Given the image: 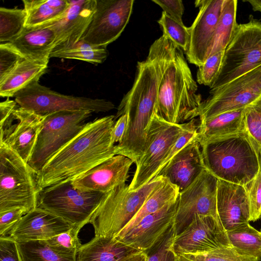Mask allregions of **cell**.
Segmentation results:
<instances>
[{"label": "cell", "mask_w": 261, "mask_h": 261, "mask_svg": "<svg viewBox=\"0 0 261 261\" xmlns=\"http://www.w3.org/2000/svg\"><path fill=\"white\" fill-rule=\"evenodd\" d=\"M149 53L161 69L155 113L166 121L181 124L199 116L201 96L186 61L184 51L162 35L151 45Z\"/></svg>", "instance_id": "obj_1"}, {"label": "cell", "mask_w": 261, "mask_h": 261, "mask_svg": "<svg viewBox=\"0 0 261 261\" xmlns=\"http://www.w3.org/2000/svg\"><path fill=\"white\" fill-rule=\"evenodd\" d=\"M115 120V116L109 115L88 122L38 173L41 189L72 181L117 155L116 145H111V132Z\"/></svg>", "instance_id": "obj_2"}, {"label": "cell", "mask_w": 261, "mask_h": 261, "mask_svg": "<svg viewBox=\"0 0 261 261\" xmlns=\"http://www.w3.org/2000/svg\"><path fill=\"white\" fill-rule=\"evenodd\" d=\"M161 69L151 53L145 60L138 62L134 83L124 96L117 109L115 120L124 114L128 124L121 142L116 145L117 154L136 163L143 153L148 130L155 113Z\"/></svg>", "instance_id": "obj_3"}, {"label": "cell", "mask_w": 261, "mask_h": 261, "mask_svg": "<svg viewBox=\"0 0 261 261\" xmlns=\"http://www.w3.org/2000/svg\"><path fill=\"white\" fill-rule=\"evenodd\" d=\"M201 147L206 169L218 179L247 186L261 171V147L246 129Z\"/></svg>", "instance_id": "obj_4"}, {"label": "cell", "mask_w": 261, "mask_h": 261, "mask_svg": "<svg viewBox=\"0 0 261 261\" xmlns=\"http://www.w3.org/2000/svg\"><path fill=\"white\" fill-rule=\"evenodd\" d=\"M166 178L162 175L135 190L125 184L104 194L89 223L95 237H115L132 220L152 191Z\"/></svg>", "instance_id": "obj_5"}, {"label": "cell", "mask_w": 261, "mask_h": 261, "mask_svg": "<svg viewBox=\"0 0 261 261\" xmlns=\"http://www.w3.org/2000/svg\"><path fill=\"white\" fill-rule=\"evenodd\" d=\"M38 173L15 152L0 144V213L37 207L41 190Z\"/></svg>", "instance_id": "obj_6"}, {"label": "cell", "mask_w": 261, "mask_h": 261, "mask_svg": "<svg viewBox=\"0 0 261 261\" xmlns=\"http://www.w3.org/2000/svg\"><path fill=\"white\" fill-rule=\"evenodd\" d=\"M261 65V21L238 24L224 50L220 73L211 89L218 88Z\"/></svg>", "instance_id": "obj_7"}, {"label": "cell", "mask_w": 261, "mask_h": 261, "mask_svg": "<svg viewBox=\"0 0 261 261\" xmlns=\"http://www.w3.org/2000/svg\"><path fill=\"white\" fill-rule=\"evenodd\" d=\"M105 194L74 188L71 181L42 189L37 207L48 211L82 229L90 221Z\"/></svg>", "instance_id": "obj_8"}, {"label": "cell", "mask_w": 261, "mask_h": 261, "mask_svg": "<svg viewBox=\"0 0 261 261\" xmlns=\"http://www.w3.org/2000/svg\"><path fill=\"white\" fill-rule=\"evenodd\" d=\"M92 113L61 111L46 115L29 165L38 174L48 161L83 128Z\"/></svg>", "instance_id": "obj_9"}, {"label": "cell", "mask_w": 261, "mask_h": 261, "mask_svg": "<svg viewBox=\"0 0 261 261\" xmlns=\"http://www.w3.org/2000/svg\"><path fill=\"white\" fill-rule=\"evenodd\" d=\"M17 105L37 114L45 116L61 111L107 112L115 108L110 101L63 94L35 82L14 96Z\"/></svg>", "instance_id": "obj_10"}, {"label": "cell", "mask_w": 261, "mask_h": 261, "mask_svg": "<svg viewBox=\"0 0 261 261\" xmlns=\"http://www.w3.org/2000/svg\"><path fill=\"white\" fill-rule=\"evenodd\" d=\"M188 122H169L155 113L148 130L144 152L135 163L136 168L130 189H137L155 177L158 170L172 145L186 129Z\"/></svg>", "instance_id": "obj_11"}, {"label": "cell", "mask_w": 261, "mask_h": 261, "mask_svg": "<svg viewBox=\"0 0 261 261\" xmlns=\"http://www.w3.org/2000/svg\"><path fill=\"white\" fill-rule=\"evenodd\" d=\"M202 102L199 121L245 108L261 96V65L215 89Z\"/></svg>", "instance_id": "obj_12"}, {"label": "cell", "mask_w": 261, "mask_h": 261, "mask_svg": "<svg viewBox=\"0 0 261 261\" xmlns=\"http://www.w3.org/2000/svg\"><path fill=\"white\" fill-rule=\"evenodd\" d=\"M218 180L205 169L179 192L173 224L175 236L191 223L196 215L212 216L219 219L217 209Z\"/></svg>", "instance_id": "obj_13"}, {"label": "cell", "mask_w": 261, "mask_h": 261, "mask_svg": "<svg viewBox=\"0 0 261 261\" xmlns=\"http://www.w3.org/2000/svg\"><path fill=\"white\" fill-rule=\"evenodd\" d=\"M134 0H96L92 20L81 39L107 48L121 34L129 21Z\"/></svg>", "instance_id": "obj_14"}, {"label": "cell", "mask_w": 261, "mask_h": 261, "mask_svg": "<svg viewBox=\"0 0 261 261\" xmlns=\"http://www.w3.org/2000/svg\"><path fill=\"white\" fill-rule=\"evenodd\" d=\"M232 247L220 220L212 216L195 215L191 223L175 236L173 248L178 256L197 254Z\"/></svg>", "instance_id": "obj_15"}, {"label": "cell", "mask_w": 261, "mask_h": 261, "mask_svg": "<svg viewBox=\"0 0 261 261\" xmlns=\"http://www.w3.org/2000/svg\"><path fill=\"white\" fill-rule=\"evenodd\" d=\"M45 116L18 105L10 116L0 124V144L13 150L28 163Z\"/></svg>", "instance_id": "obj_16"}, {"label": "cell", "mask_w": 261, "mask_h": 261, "mask_svg": "<svg viewBox=\"0 0 261 261\" xmlns=\"http://www.w3.org/2000/svg\"><path fill=\"white\" fill-rule=\"evenodd\" d=\"M226 0H198L199 12L189 28L190 39L186 52L190 63L198 67L208 58L212 42Z\"/></svg>", "instance_id": "obj_17"}, {"label": "cell", "mask_w": 261, "mask_h": 261, "mask_svg": "<svg viewBox=\"0 0 261 261\" xmlns=\"http://www.w3.org/2000/svg\"><path fill=\"white\" fill-rule=\"evenodd\" d=\"M177 199L144 217L130 229L119 232L115 238L139 251H147L162 239L173 225Z\"/></svg>", "instance_id": "obj_18"}, {"label": "cell", "mask_w": 261, "mask_h": 261, "mask_svg": "<svg viewBox=\"0 0 261 261\" xmlns=\"http://www.w3.org/2000/svg\"><path fill=\"white\" fill-rule=\"evenodd\" d=\"M133 163L124 155H115L72 180L71 185L81 191L106 194L126 184Z\"/></svg>", "instance_id": "obj_19"}, {"label": "cell", "mask_w": 261, "mask_h": 261, "mask_svg": "<svg viewBox=\"0 0 261 261\" xmlns=\"http://www.w3.org/2000/svg\"><path fill=\"white\" fill-rule=\"evenodd\" d=\"M96 7V0H70V5L58 19L42 25L52 29L56 35L55 49L78 42L88 28Z\"/></svg>", "instance_id": "obj_20"}, {"label": "cell", "mask_w": 261, "mask_h": 261, "mask_svg": "<svg viewBox=\"0 0 261 261\" xmlns=\"http://www.w3.org/2000/svg\"><path fill=\"white\" fill-rule=\"evenodd\" d=\"M74 226L60 217L36 207L21 218L9 236L17 242L46 240Z\"/></svg>", "instance_id": "obj_21"}, {"label": "cell", "mask_w": 261, "mask_h": 261, "mask_svg": "<svg viewBox=\"0 0 261 261\" xmlns=\"http://www.w3.org/2000/svg\"><path fill=\"white\" fill-rule=\"evenodd\" d=\"M206 169L197 136L179 151L158 173L175 185L180 192Z\"/></svg>", "instance_id": "obj_22"}, {"label": "cell", "mask_w": 261, "mask_h": 261, "mask_svg": "<svg viewBox=\"0 0 261 261\" xmlns=\"http://www.w3.org/2000/svg\"><path fill=\"white\" fill-rule=\"evenodd\" d=\"M217 209L219 219L226 231L249 222L246 186L218 179Z\"/></svg>", "instance_id": "obj_23"}, {"label": "cell", "mask_w": 261, "mask_h": 261, "mask_svg": "<svg viewBox=\"0 0 261 261\" xmlns=\"http://www.w3.org/2000/svg\"><path fill=\"white\" fill-rule=\"evenodd\" d=\"M9 43L24 59L48 64L55 47L56 35L47 27L25 28L19 36Z\"/></svg>", "instance_id": "obj_24"}, {"label": "cell", "mask_w": 261, "mask_h": 261, "mask_svg": "<svg viewBox=\"0 0 261 261\" xmlns=\"http://www.w3.org/2000/svg\"><path fill=\"white\" fill-rule=\"evenodd\" d=\"M244 109L199 121L197 138L201 146L218 138L245 130Z\"/></svg>", "instance_id": "obj_25"}, {"label": "cell", "mask_w": 261, "mask_h": 261, "mask_svg": "<svg viewBox=\"0 0 261 261\" xmlns=\"http://www.w3.org/2000/svg\"><path fill=\"white\" fill-rule=\"evenodd\" d=\"M138 252L115 237H95L82 245L77 261H122Z\"/></svg>", "instance_id": "obj_26"}, {"label": "cell", "mask_w": 261, "mask_h": 261, "mask_svg": "<svg viewBox=\"0 0 261 261\" xmlns=\"http://www.w3.org/2000/svg\"><path fill=\"white\" fill-rule=\"evenodd\" d=\"M48 64L24 59L2 82L0 95L2 97H14L20 90L35 82L47 70Z\"/></svg>", "instance_id": "obj_27"}, {"label": "cell", "mask_w": 261, "mask_h": 261, "mask_svg": "<svg viewBox=\"0 0 261 261\" xmlns=\"http://www.w3.org/2000/svg\"><path fill=\"white\" fill-rule=\"evenodd\" d=\"M27 13L25 28L39 27L62 16L70 5V0H23Z\"/></svg>", "instance_id": "obj_28"}, {"label": "cell", "mask_w": 261, "mask_h": 261, "mask_svg": "<svg viewBox=\"0 0 261 261\" xmlns=\"http://www.w3.org/2000/svg\"><path fill=\"white\" fill-rule=\"evenodd\" d=\"M179 193L178 188L166 179L152 191L138 212L120 232L130 229L144 217L177 200Z\"/></svg>", "instance_id": "obj_29"}, {"label": "cell", "mask_w": 261, "mask_h": 261, "mask_svg": "<svg viewBox=\"0 0 261 261\" xmlns=\"http://www.w3.org/2000/svg\"><path fill=\"white\" fill-rule=\"evenodd\" d=\"M231 247L240 254L261 259V232L249 224L226 231Z\"/></svg>", "instance_id": "obj_30"}, {"label": "cell", "mask_w": 261, "mask_h": 261, "mask_svg": "<svg viewBox=\"0 0 261 261\" xmlns=\"http://www.w3.org/2000/svg\"><path fill=\"white\" fill-rule=\"evenodd\" d=\"M22 261H77V254L52 247L44 241L18 242Z\"/></svg>", "instance_id": "obj_31"}, {"label": "cell", "mask_w": 261, "mask_h": 261, "mask_svg": "<svg viewBox=\"0 0 261 261\" xmlns=\"http://www.w3.org/2000/svg\"><path fill=\"white\" fill-rule=\"evenodd\" d=\"M237 1L226 0L217 24L209 57L225 50L237 29Z\"/></svg>", "instance_id": "obj_32"}, {"label": "cell", "mask_w": 261, "mask_h": 261, "mask_svg": "<svg viewBox=\"0 0 261 261\" xmlns=\"http://www.w3.org/2000/svg\"><path fill=\"white\" fill-rule=\"evenodd\" d=\"M108 55L107 48L96 46L81 39L71 46L53 49L50 58L75 59L97 65L103 63Z\"/></svg>", "instance_id": "obj_33"}, {"label": "cell", "mask_w": 261, "mask_h": 261, "mask_svg": "<svg viewBox=\"0 0 261 261\" xmlns=\"http://www.w3.org/2000/svg\"><path fill=\"white\" fill-rule=\"evenodd\" d=\"M24 9L0 8V43L11 42L25 28Z\"/></svg>", "instance_id": "obj_34"}, {"label": "cell", "mask_w": 261, "mask_h": 261, "mask_svg": "<svg viewBox=\"0 0 261 261\" xmlns=\"http://www.w3.org/2000/svg\"><path fill=\"white\" fill-rule=\"evenodd\" d=\"M158 22L163 31V35L167 37L184 52L187 51L189 43V28L180 23L165 12H163Z\"/></svg>", "instance_id": "obj_35"}, {"label": "cell", "mask_w": 261, "mask_h": 261, "mask_svg": "<svg viewBox=\"0 0 261 261\" xmlns=\"http://www.w3.org/2000/svg\"><path fill=\"white\" fill-rule=\"evenodd\" d=\"M188 261H259L256 258L240 254L232 247L217 249L197 254H184L178 256Z\"/></svg>", "instance_id": "obj_36"}, {"label": "cell", "mask_w": 261, "mask_h": 261, "mask_svg": "<svg viewBox=\"0 0 261 261\" xmlns=\"http://www.w3.org/2000/svg\"><path fill=\"white\" fill-rule=\"evenodd\" d=\"M175 236L172 225L162 239L145 252L147 255L146 261H178L179 258L173 248Z\"/></svg>", "instance_id": "obj_37"}, {"label": "cell", "mask_w": 261, "mask_h": 261, "mask_svg": "<svg viewBox=\"0 0 261 261\" xmlns=\"http://www.w3.org/2000/svg\"><path fill=\"white\" fill-rule=\"evenodd\" d=\"M224 54V50H222L213 55L198 67L197 81L199 84L210 87L213 85L220 73Z\"/></svg>", "instance_id": "obj_38"}, {"label": "cell", "mask_w": 261, "mask_h": 261, "mask_svg": "<svg viewBox=\"0 0 261 261\" xmlns=\"http://www.w3.org/2000/svg\"><path fill=\"white\" fill-rule=\"evenodd\" d=\"M81 229L74 226L67 231L44 241L49 245L68 253H76L82 246L79 238Z\"/></svg>", "instance_id": "obj_39"}, {"label": "cell", "mask_w": 261, "mask_h": 261, "mask_svg": "<svg viewBox=\"0 0 261 261\" xmlns=\"http://www.w3.org/2000/svg\"><path fill=\"white\" fill-rule=\"evenodd\" d=\"M246 129L261 147V96L244 109Z\"/></svg>", "instance_id": "obj_40"}, {"label": "cell", "mask_w": 261, "mask_h": 261, "mask_svg": "<svg viewBox=\"0 0 261 261\" xmlns=\"http://www.w3.org/2000/svg\"><path fill=\"white\" fill-rule=\"evenodd\" d=\"M24 59L10 43H0V82Z\"/></svg>", "instance_id": "obj_41"}, {"label": "cell", "mask_w": 261, "mask_h": 261, "mask_svg": "<svg viewBox=\"0 0 261 261\" xmlns=\"http://www.w3.org/2000/svg\"><path fill=\"white\" fill-rule=\"evenodd\" d=\"M250 206L249 221L261 217V171L247 186Z\"/></svg>", "instance_id": "obj_42"}, {"label": "cell", "mask_w": 261, "mask_h": 261, "mask_svg": "<svg viewBox=\"0 0 261 261\" xmlns=\"http://www.w3.org/2000/svg\"><path fill=\"white\" fill-rule=\"evenodd\" d=\"M0 261H22L18 242L9 236L0 237Z\"/></svg>", "instance_id": "obj_43"}, {"label": "cell", "mask_w": 261, "mask_h": 261, "mask_svg": "<svg viewBox=\"0 0 261 261\" xmlns=\"http://www.w3.org/2000/svg\"><path fill=\"white\" fill-rule=\"evenodd\" d=\"M25 213L21 209H14L0 213V237L8 236Z\"/></svg>", "instance_id": "obj_44"}, {"label": "cell", "mask_w": 261, "mask_h": 261, "mask_svg": "<svg viewBox=\"0 0 261 261\" xmlns=\"http://www.w3.org/2000/svg\"><path fill=\"white\" fill-rule=\"evenodd\" d=\"M165 12L180 23H183L182 17L184 11L182 2L180 0H152Z\"/></svg>", "instance_id": "obj_45"}, {"label": "cell", "mask_w": 261, "mask_h": 261, "mask_svg": "<svg viewBox=\"0 0 261 261\" xmlns=\"http://www.w3.org/2000/svg\"><path fill=\"white\" fill-rule=\"evenodd\" d=\"M128 124V115L124 114L120 116L112 128L111 132V145H116L115 144L120 143L126 132Z\"/></svg>", "instance_id": "obj_46"}, {"label": "cell", "mask_w": 261, "mask_h": 261, "mask_svg": "<svg viewBox=\"0 0 261 261\" xmlns=\"http://www.w3.org/2000/svg\"><path fill=\"white\" fill-rule=\"evenodd\" d=\"M18 106L15 100L9 98L0 103V124H3L12 114Z\"/></svg>", "instance_id": "obj_47"}, {"label": "cell", "mask_w": 261, "mask_h": 261, "mask_svg": "<svg viewBox=\"0 0 261 261\" xmlns=\"http://www.w3.org/2000/svg\"><path fill=\"white\" fill-rule=\"evenodd\" d=\"M146 253L139 251L127 257L122 261H146Z\"/></svg>", "instance_id": "obj_48"}, {"label": "cell", "mask_w": 261, "mask_h": 261, "mask_svg": "<svg viewBox=\"0 0 261 261\" xmlns=\"http://www.w3.org/2000/svg\"><path fill=\"white\" fill-rule=\"evenodd\" d=\"M249 2L252 7L254 11L261 12V0L246 1Z\"/></svg>", "instance_id": "obj_49"}, {"label": "cell", "mask_w": 261, "mask_h": 261, "mask_svg": "<svg viewBox=\"0 0 261 261\" xmlns=\"http://www.w3.org/2000/svg\"><path fill=\"white\" fill-rule=\"evenodd\" d=\"M178 261H188V260H186L185 259L179 258Z\"/></svg>", "instance_id": "obj_50"}, {"label": "cell", "mask_w": 261, "mask_h": 261, "mask_svg": "<svg viewBox=\"0 0 261 261\" xmlns=\"http://www.w3.org/2000/svg\"><path fill=\"white\" fill-rule=\"evenodd\" d=\"M260 231L261 232V230H260Z\"/></svg>", "instance_id": "obj_51"}]
</instances>
